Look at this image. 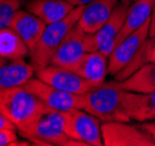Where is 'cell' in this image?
Here are the masks:
<instances>
[{"instance_id": "obj_15", "label": "cell", "mask_w": 155, "mask_h": 146, "mask_svg": "<svg viewBox=\"0 0 155 146\" xmlns=\"http://www.w3.org/2000/svg\"><path fill=\"white\" fill-rule=\"evenodd\" d=\"M125 110L131 121L139 123L155 122V91H126Z\"/></svg>"}, {"instance_id": "obj_8", "label": "cell", "mask_w": 155, "mask_h": 146, "mask_svg": "<svg viewBox=\"0 0 155 146\" xmlns=\"http://www.w3.org/2000/svg\"><path fill=\"white\" fill-rule=\"evenodd\" d=\"M23 87L34 93L49 109L61 112H68L75 109H84L83 95H76L57 89L42 82L38 77L31 78Z\"/></svg>"}, {"instance_id": "obj_16", "label": "cell", "mask_w": 155, "mask_h": 146, "mask_svg": "<svg viewBox=\"0 0 155 146\" xmlns=\"http://www.w3.org/2000/svg\"><path fill=\"white\" fill-rule=\"evenodd\" d=\"M72 70L91 84H101L105 82V78L109 74V56L99 50L89 52Z\"/></svg>"}, {"instance_id": "obj_13", "label": "cell", "mask_w": 155, "mask_h": 146, "mask_svg": "<svg viewBox=\"0 0 155 146\" xmlns=\"http://www.w3.org/2000/svg\"><path fill=\"white\" fill-rule=\"evenodd\" d=\"M35 76V68L25 59L0 56V89L25 85Z\"/></svg>"}, {"instance_id": "obj_9", "label": "cell", "mask_w": 155, "mask_h": 146, "mask_svg": "<svg viewBox=\"0 0 155 146\" xmlns=\"http://www.w3.org/2000/svg\"><path fill=\"white\" fill-rule=\"evenodd\" d=\"M35 77L47 84L76 95H84L94 87L85 78L79 76L76 71L53 64L36 69Z\"/></svg>"}, {"instance_id": "obj_6", "label": "cell", "mask_w": 155, "mask_h": 146, "mask_svg": "<svg viewBox=\"0 0 155 146\" xmlns=\"http://www.w3.org/2000/svg\"><path fill=\"white\" fill-rule=\"evenodd\" d=\"M101 138L104 146H155L152 134L131 122H104Z\"/></svg>"}, {"instance_id": "obj_24", "label": "cell", "mask_w": 155, "mask_h": 146, "mask_svg": "<svg viewBox=\"0 0 155 146\" xmlns=\"http://www.w3.org/2000/svg\"><path fill=\"white\" fill-rule=\"evenodd\" d=\"M0 129H14V130H18L15 125L1 112H0Z\"/></svg>"}, {"instance_id": "obj_27", "label": "cell", "mask_w": 155, "mask_h": 146, "mask_svg": "<svg viewBox=\"0 0 155 146\" xmlns=\"http://www.w3.org/2000/svg\"><path fill=\"white\" fill-rule=\"evenodd\" d=\"M68 1L71 2L74 6H85V5L92 2L94 0H68Z\"/></svg>"}, {"instance_id": "obj_23", "label": "cell", "mask_w": 155, "mask_h": 146, "mask_svg": "<svg viewBox=\"0 0 155 146\" xmlns=\"http://www.w3.org/2000/svg\"><path fill=\"white\" fill-rule=\"evenodd\" d=\"M16 131L14 129H0V146L28 145L27 141L18 139Z\"/></svg>"}, {"instance_id": "obj_25", "label": "cell", "mask_w": 155, "mask_h": 146, "mask_svg": "<svg viewBox=\"0 0 155 146\" xmlns=\"http://www.w3.org/2000/svg\"><path fill=\"white\" fill-rule=\"evenodd\" d=\"M149 36H155V0L150 14V26H149Z\"/></svg>"}, {"instance_id": "obj_11", "label": "cell", "mask_w": 155, "mask_h": 146, "mask_svg": "<svg viewBox=\"0 0 155 146\" xmlns=\"http://www.w3.org/2000/svg\"><path fill=\"white\" fill-rule=\"evenodd\" d=\"M130 6V4L119 2L113 9L107 21L101 26V28L96 34H93L92 40L94 50H99L106 56H110L113 50L117 36L119 32L121 31V27L125 22Z\"/></svg>"}, {"instance_id": "obj_5", "label": "cell", "mask_w": 155, "mask_h": 146, "mask_svg": "<svg viewBox=\"0 0 155 146\" xmlns=\"http://www.w3.org/2000/svg\"><path fill=\"white\" fill-rule=\"evenodd\" d=\"M93 50L92 35L85 33L76 25L57 48L50 64L72 70L86 53Z\"/></svg>"}, {"instance_id": "obj_10", "label": "cell", "mask_w": 155, "mask_h": 146, "mask_svg": "<svg viewBox=\"0 0 155 146\" xmlns=\"http://www.w3.org/2000/svg\"><path fill=\"white\" fill-rule=\"evenodd\" d=\"M150 19L141 28L125 38L109 56V75L116 76L134 59L142 43L149 38Z\"/></svg>"}, {"instance_id": "obj_2", "label": "cell", "mask_w": 155, "mask_h": 146, "mask_svg": "<svg viewBox=\"0 0 155 146\" xmlns=\"http://www.w3.org/2000/svg\"><path fill=\"white\" fill-rule=\"evenodd\" d=\"M65 123V112L46 107L27 129L19 131V134L36 145L84 146L68 136Z\"/></svg>"}, {"instance_id": "obj_26", "label": "cell", "mask_w": 155, "mask_h": 146, "mask_svg": "<svg viewBox=\"0 0 155 146\" xmlns=\"http://www.w3.org/2000/svg\"><path fill=\"white\" fill-rule=\"evenodd\" d=\"M140 124L155 139V122H147V123H140Z\"/></svg>"}, {"instance_id": "obj_4", "label": "cell", "mask_w": 155, "mask_h": 146, "mask_svg": "<svg viewBox=\"0 0 155 146\" xmlns=\"http://www.w3.org/2000/svg\"><path fill=\"white\" fill-rule=\"evenodd\" d=\"M83 9L84 6H76L62 20L51 25H47L38 46L29 55L31 66L35 68V70L50 64V61L57 48L68 35V33L77 25Z\"/></svg>"}, {"instance_id": "obj_20", "label": "cell", "mask_w": 155, "mask_h": 146, "mask_svg": "<svg viewBox=\"0 0 155 146\" xmlns=\"http://www.w3.org/2000/svg\"><path fill=\"white\" fill-rule=\"evenodd\" d=\"M29 55V49L14 29L9 26L0 29V56L25 59Z\"/></svg>"}, {"instance_id": "obj_3", "label": "cell", "mask_w": 155, "mask_h": 146, "mask_svg": "<svg viewBox=\"0 0 155 146\" xmlns=\"http://www.w3.org/2000/svg\"><path fill=\"white\" fill-rule=\"evenodd\" d=\"M46 105L23 85L0 89V112L16 126L18 132L27 129Z\"/></svg>"}, {"instance_id": "obj_28", "label": "cell", "mask_w": 155, "mask_h": 146, "mask_svg": "<svg viewBox=\"0 0 155 146\" xmlns=\"http://www.w3.org/2000/svg\"><path fill=\"white\" fill-rule=\"evenodd\" d=\"M120 2H125V4H133V2H135V1H139V0H119Z\"/></svg>"}, {"instance_id": "obj_18", "label": "cell", "mask_w": 155, "mask_h": 146, "mask_svg": "<svg viewBox=\"0 0 155 146\" xmlns=\"http://www.w3.org/2000/svg\"><path fill=\"white\" fill-rule=\"evenodd\" d=\"M153 4H154V0H139V1L131 4L126 19H125V22L121 27V31L119 32L116 39L113 49L125 38H127L128 35H131L135 31L141 28L150 19Z\"/></svg>"}, {"instance_id": "obj_14", "label": "cell", "mask_w": 155, "mask_h": 146, "mask_svg": "<svg viewBox=\"0 0 155 146\" xmlns=\"http://www.w3.org/2000/svg\"><path fill=\"white\" fill-rule=\"evenodd\" d=\"M119 2V0H94L87 4L84 6L77 25L87 34H96L107 21Z\"/></svg>"}, {"instance_id": "obj_22", "label": "cell", "mask_w": 155, "mask_h": 146, "mask_svg": "<svg viewBox=\"0 0 155 146\" xmlns=\"http://www.w3.org/2000/svg\"><path fill=\"white\" fill-rule=\"evenodd\" d=\"M25 0H0V29L8 27L12 18Z\"/></svg>"}, {"instance_id": "obj_12", "label": "cell", "mask_w": 155, "mask_h": 146, "mask_svg": "<svg viewBox=\"0 0 155 146\" xmlns=\"http://www.w3.org/2000/svg\"><path fill=\"white\" fill-rule=\"evenodd\" d=\"M9 27L14 29L18 35L22 39L31 54L46 29L47 23L27 9H18L9 22Z\"/></svg>"}, {"instance_id": "obj_17", "label": "cell", "mask_w": 155, "mask_h": 146, "mask_svg": "<svg viewBox=\"0 0 155 146\" xmlns=\"http://www.w3.org/2000/svg\"><path fill=\"white\" fill-rule=\"evenodd\" d=\"M75 7L68 0H29L26 2V9L47 25L62 20Z\"/></svg>"}, {"instance_id": "obj_19", "label": "cell", "mask_w": 155, "mask_h": 146, "mask_svg": "<svg viewBox=\"0 0 155 146\" xmlns=\"http://www.w3.org/2000/svg\"><path fill=\"white\" fill-rule=\"evenodd\" d=\"M126 91L152 92L155 91V62H149L135 70L130 77L119 82Z\"/></svg>"}, {"instance_id": "obj_21", "label": "cell", "mask_w": 155, "mask_h": 146, "mask_svg": "<svg viewBox=\"0 0 155 146\" xmlns=\"http://www.w3.org/2000/svg\"><path fill=\"white\" fill-rule=\"evenodd\" d=\"M149 62H155V36H149V38L142 43L140 47L139 52L134 56L132 61L130 62L123 70H120L116 76L114 80L118 82H121L130 77L135 70H138L140 67L143 64L149 63Z\"/></svg>"}, {"instance_id": "obj_1", "label": "cell", "mask_w": 155, "mask_h": 146, "mask_svg": "<svg viewBox=\"0 0 155 146\" xmlns=\"http://www.w3.org/2000/svg\"><path fill=\"white\" fill-rule=\"evenodd\" d=\"M125 93L119 82L105 81L83 95L84 110L104 122H131L125 110Z\"/></svg>"}, {"instance_id": "obj_7", "label": "cell", "mask_w": 155, "mask_h": 146, "mask_svg": "<svg viewBox=\"0 0 155 146\" xmlns=\"http://www.w3.org/2000/svg\"><path fill=\"white\" fill-rule=\"evenodd\" d=\"M65 130L70 138L84 146H104L101 124L96 116L84 109H75L65 112Z\"/></svg>"}]
</instances>
